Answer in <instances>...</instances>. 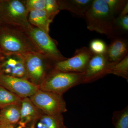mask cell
Wrapping results in <instances>:
<instances>
[{
	"label": "cell",
	"mask_w": 128,
	"mask_h": 128,
	"mask_svg": "<svg viewBox=\"0 0 128 128\" xmlns=\"http://www.w3.org/2000/svg\"><path fill=\"white\" fill-rule=\"evenodd\" d=\"M0 50L4 54L40 53L25 29L0 22Z\"/></svg>",
	"instance_id": "6da1fadb"
},
{
	"label": "cell",
	"mask_w": 128,
	"mask_h": 128,
	"mask_svg": "<svg viewBox=\"0 0 128 128\" xmlns=\"http://www.w3.org/2000/svg\"><path fill=\"white\" fill-rule=\"evenodd\" d=\"M84 18L90 31L105 34L111 39L116 38V18L105 0H93Z\"/></svg>",
	"instance_id": "7a4b0ae2"
},
{
	"label": "cell",
	"mask_w": 128,
	"mask_h": 128,
	"mask_svg": "<svg viewBox=\"0 0 128 128\" xmlns=\"http://www.w3.org/2000/svg\"><path fill=\"white\" fill-rule=\"evenodd\" d=\"M83 75V73L63 72L53 68L40 85L39 89L63 96L70 89L82 84Z\"/></svg>",
	"instance_id": "3957f363"
},
{
	"label": "cell",
	"mask_w": 128,
	"mask_h": 128,
	"mask_svg": "<svg viewBox=\"0 0 128 128\" xmlns=\"http://www.w3.org/2000/svg\"><path fill=\"white\" fill-rule=\"evenodd\" d=\"M28 14L25 2L19 0L1 1V23L24 29H28L32 26L28 22Z\"/></svg>",
	"instance_id": "277c9868"
},
{
	"label": "cell",
	"mask_w": 128,
	"mask_h": 128,
	"mask_svg": "<svg viewBox=\"0 0 128 128\" xmlns=\"http://www.w3.org/2000/svg\"><path fill=\"white\" fill-rule=\"evenodd\" d=\"M25 30L40 53L49 60L56 63L66 59L58 49L55 41L49 34L32 25Z\"/></svg>",
	"instance_id": "5b68a950"
},
{
	"label": "cell",
	"mask_w": 128,
	"mask_h": 128,
	"mask_svg": "<svg viewBox=\"0 0 128 128\" xmlns=\"http://www.w3.org/2000/svg\"><path fill=\"white\" fill-rule=\"evenodd\" d=\"M23 56L28 80L39 86L53 68V65L49 63L54 62L39 53H30Z\"/></svg>",
	"instance_id": "8992f818"
},
{
	"label": "cell",
	"mask_w": 128,
	"mask_h": 128,
	"mask_svg": "<svg viewBox=\"0 0 128 128\" xmlns=\"http://www.w3.org/2000/svg\"><path fill=\"white\" fill-rule=\"evenodd\" d=\"M29 98L44 114L60 115L67 111L63 96L39 89Z\"/></svg>",
	"instance_id": "52a82bcc"
},
{
	"label": "cell",
	"mask_w": 128,
	"mask_h": 128,
	"mask_svg": "<svg viewBox=\"0 0 128 128\" xmlns=\"http://www.w3.org/2000/svg\"><path fill=\"white\" fill-rule=\"evenodd\" d=\"M94 55L89 48L83 47L76 50L73 57L56 62L53 68L63 72L84 73Z\"/></svg>",
	"instance_id": "ba28073f"
},
{
	"label": "cell",
	"mask_w": 128,
	"mask_h": 128,
	"mask_svg": "<svg viewBox=\"0 0 128 128\" xmlns=\"http://www.w3.org/2000/svg\"><path fill=\"white\" fill-rule=\"evenodd\" d=\"M114 64L108 61L105 54H94L83 73L82 84L92 83L104 77Z\"/></svg>",
	"instance_id": "9c48e42d"
},
{
	"label": "cell",
	"mask_w": 128,
	"mask_h": 128,
	"mask_svg": "<svg viewBox=\"0 0 128 128\" xmlns=\"http://www.w3.org/2000/svg\"><path fill=\"white\" fill-rule=\"evenodd\" d=\"M0 86L23 98H30L39 89L27 79L16 78L0 73Z\"/></svg>",
	"instance_id": "30bf717a"
},
{
	"label": "cell",
	"mask_w": 128,
	"mask_h": 128,
	"mask_svg": "<svg viewBox=\"0 0 128 128\" xmlns=\"http://www.w3.org/2000/svg\"><path fill=\"white\" fill-rule=\"evenodd\" d=\"M3 54L0 62V73L16 78L28 80L24 56Z\"/></svg>",
	"instance_id": "8fae6325"
},
{
	"label": "cell",
	"mask_w": 128,
	"mask_h": 128,
	"mask_svg": "<svg viewBox=\"0 0 128 128\" xmlns=\"http://www.w3.org/2000/svg\"><path fill=\"white\" fill-rule=\"evenodd\" d=\"M44 114L32 102L30 98H23L20 106V122L34 127V124Z\"/></svg>",
	"instance_id": "7c38bea8"
},
{
	"label": "cell",
	"mask_w": 128,
	"mask_h": 128,
	"mask_svg": "<svg viewBox=\"0 0 128 128\" xmlns=\"http://www.w3.org/2000/svg\"><path fill=\"white\" fill-rule=\"evenodd\" d=\"M128 42L123 38H114L108 46L105 55L108 61L113 64H117L128 55Z\"/></svg>",
	"instance_id": "4fadbf2b"
},
{
	"label": "cell",
	"mask_w": 128,
	"mask_h": 128,
	"mask_svg": "<svg viewBox=\"0 0 128 128\" xmlns=\"http://www.w3.org/2000/svg\"><path fill=\"white\" fill-rule=\"evenodd\" d=\"M93 0H57L60 10L68 11L84 18Z\"/></svg>",
	"instance_id": "5bb4252c"
},
{
	"label": "cell",
	"mask_w": 128,
	"mask_h": 128,
	"mask_svg": "<svg viewBox=\"0 0 128 128\" xmlns=\"http://www.w3.org/2000/svg\"><path fill=\"white\" fill-rule=\"evenodd\" d=\"M28 21L32 26L49 34L50 26L52 22L47 15L45 10L34 11L28 14Z\"/></svg>",
	"instance_id": "9a60e30c"
},
{
	"label": "cell",
	"mask_w": 128,
	"mask_h": 128,
	"mask_svg": "<svg viewBox=\"0 0 128 128\" xmlns=\"http://www.w3.org/2000/svg\"><path fill=\"white\" fill-rule=\"evenodd\" d=\"M34 128H67L64 125L62 114L50 115L44 114L34 124Z\"/></svg>",
	"instance_id": "2e32d148"
},
{
	"label": "cell",
	"mask_w": 128,
	"mask_h": 128,
	"mask_svg": "<svg viewBox=\"0 0 128 128\" xmlns=\"http://www.w3.org/2000/svg\"><path fill=\"white\" fill-rule=\"evenodd\" d=\"M20 120V106L12 105L1 109L0 124H13Z\"/></svg>",
	"instance_id": "e0dca14e"
},
{
	"label": "cell",
	"mask_w": 128,
	"mask_h": 128,
	"mask_svg": "<svg viewBox=\"0 0 128 128\" xmlns=\"http://www.w3.org/2000/svg\"><path fill=\"white\" fill-rule=\"evenodd\" d=\"M22 98L0 86V108L12 105L20 106Z\"/></svg>",
	"instance_id": "ac0fdd59"
},
{
	"label": "cell",
	"mask_w": 128,
	"mask_h": 128,
	"mask_svg": "<svg viewBox=\"0 0 128 128\" xmlns=\"http://www.w3.org/2000/svg\"><path fill=\"white\" fill-rule=\"evenodd\" d=\"M112 122L114 128H128V107L113 113Z\"/></svg>",
	"instance_id": "d6986e66"
},
{
	"label": "cell",
	"mask_w": 128,
	"mask_h": 128,
	"mask_svg": "<svg viewBox=\"0 0 128 128\" xmlns=\"http://www.w3.org/2000/svg\"><path fill=\"white\" fill-rule=\"evenodd\" d=\"M109 74L121 76L128 80V56L121 61L113 66Z\"/></svg>",
	"instance_id": "ffe728a7"
},
{
	"label": "cell",
	"mask_w": 128,
	"mask_h": 128,
	"mask_svg": "<svg viewBox=\"0 0 128 128\" xmlns=\"http://www.w3.org/2000/svg\"><path fill=\"white\" fill-rule=\"evenodd\" d=\"M108 6L110 12L115 17V16L120 14L126 4L128 0H105Z\"/></svg>",
	"instance_id": "44dd1931"
},
{
	"label": "cell",
	"mask_w": 128,
	"mask_h": 128,
	"mask_svg": "<svg viewBox=\"0 0 128 128\" xmlns=\"http://www.w3.org/2000/svg\"><path fill=\"white\" fill-rule=\"evenodd\" d=\"M108 46L102 40L96 39L92 40L90 44L89 49L94 54H105Z\"/></svg>",
	"instance_id": "7402d4cb"
},
{
	"label": "cell",
	"mask_w": 128,
	"mask_h": 128,
	"mask_svg": "<svg viewBox=\"0 0 128 128\" xmlns=\"http://www.w3.org/2000/svg\"><path fill=\"white\" fill-rule=\"evenodd\" d=\"M45 1L44 10L49 18L53 21L60 11L58 2L56 0H45Z\"/></svg>",
	"instance_id": "603a6c76"
},
{
	"label": "cell",
	"mask_w": 128,
	"mask_h": 128,
	"mask_svg": "<svg viewBox=\"0 0 128 128\" xmlns=\"http://www.w3.org/2000/svg\"><path fill=\"white\" fill-rule=\"evenodd\" d=\"M45 0H27L25 1V6L28 13L34 11L44 10Z\"/></svg>",
	"instance_id": "cb8c5ba5"
},
{
	"label": "cell",
	"mask_w": 128,
	"mask_h": 128,
	"mask_svg": "<svg viewBox=\"0 0 128 128\" xmlns=\"http://www.w3.org/2000/svg\"><path fill=\"white\" fill-rule=\"evenodd\" d=\"M116 24L118 30L120 29L125 32L128 31V15L122 16H118L116 18Z\"/></svg>",
	"instance_id": "d4e9b609"
},
{
	"label": "cell",
	"mask_w": 128,
	"mask_h": 128,
	"mask_svg": "<svg viewBox=\"0 0 128 128\" xmlns=\"http://www.w3.org/2000/svg\"><path fill=\"white\" fill-rule=\"evenodd\" d=\"M0 128H34L30 127L19 121L17 123L10 124H0Z\"/></svg>",
	"instance_id": "484cf974"
},
{
	"label": "cell",
	"mask_w": 128,
	"mask_h": 128,
	"mask_svg": "<svg viewBox=\"0 0 128 128\" xmlns=\"http://www.w3.org/2000/svg\"><path fill=\"white\" fill-rule=\"evenodd\" d=\"M128 3L126 4V6L123 10H122L121 13L118 16H126V15H128Z\"/></svg>",
	"instance_id": "4316f807"
},
{
	"label": "cell",
	"mask_w": 128,
	"mask_h": 128,
	"mask_svg": "<svg viewBox=\"0 0 128 128\" xmlns=\"http://www.w3.org/2000/svg\"><path fill=\"white\" fill-rule=\"evenodd\" d=\"M3 56H4V54H2L0 50V62L1 60H2V57H3Z\"/></svg>",
	"instance_id": "83f0119b"
},
{
	"label": "cell",
	"mask_w": 128,
	"mask_h": 128,
	"mask_svg": "<svg viewBox=\"0 0 128 128\" xmlns=\"http://www.w3.org/2000/svg\"><path fill=\"white\" fill-rule=\"evenodd\" d=\"M1 1V0H0V3Z\"/></svg>",
	"instance_id": "f1b7e54d"
}]
</instances>
